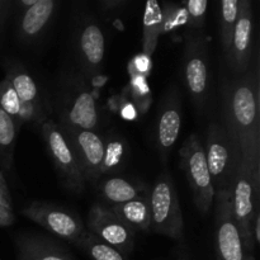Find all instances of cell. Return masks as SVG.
<instances>
[{"label": "cell", "mask_w": 260, "mask_h": 260, "mask_svg": "<svg viewBox=\"0 0 260 260\" xmlns=\"http://www.w3.org/2000/svg\"><path fill=\"white\" fill-rule=\"evenodd\" d=\"M240 150L243 167L260 183V80L259 55L254 69L223 81L222 122Z\"/></svg>", "instance_id": "1"}, {"label": "cell", "mask_w": 260, "mask_h": 260, "mask_svg": "<svg viewBox=\"0 0 260 260\" xmlns=\"http://www.w3.org/2000/svg\"><path fill=\"white\" fill-rule=\"evenodd\" d=\"M56 123L65 129L96 131L99 112L88 80L78 70L62 71L52 94Z\"/></svg>", "instance_id": "2"}, {"label": "cell", "mask_w": 260, "mask_h": 260, "mask_svg": "<svg viewBox=\"0 0 260 260\" xmlns=\"http://www.w3.org/2000/svg\"><path fill=\"white\" fill-rule=\"evenodd\" d=\"M215 192L230 190L236 174L243 167L240 150L221 122L210 124L203 145Z\"/></svg>", "instance_id": "3"}, {"label": "cell", "mask_w": 260, "mask_h": 260, "mask_svg": "<svg viewBox=\"0 0 260 260\" xmlns=\"http://www.w3.org/2000/svg\"><path fill=\"white\" fill-rule=\"evenodd\" d=\"M151 231L184 243V220L170 170L165 168L149 193Z\"/></svg>", "instance_id": "4"}, {"label": "cell", "mask_w": 260, "mask_h": 260, "mask_svg": "<svg viewBox=\"0 0 260 260\" xmlns=\"http://www.w3.org/2000/svg\"><path fill=\"white\" fill-rule=\"evenodd\" d=\"M180 168L192 189L193 201L201 215H207L215 200V188L208 170L203 144L196 134L189 135L179 150Z\"/></svg>", "instance_id": "5"}, {"label": "cell", "mask_w": 260, "mask_h": 260, "mask_svg": "<svg viewBox=\"0 0 260 260\" xmlns=\"http://www.w3.org/2000/svg\"><path fill=\"white\" fill-rule=\"evenodd\" d=\"M46 151L52 160L55 169L66 189L81 193L85 189L86 180L84 178L80 162L73 145L56 121L47 119L41 126Z\"/></svg>", "instance_id": "6"}, {"label": "cell", "mask_w": 260, "mask_h": 260, "mask_svg": "<svg viewBox=\"0 0 260 260\" xmlns=\"http://www.w3.org/2000/svg\"><path fill=\"white\" fill-rule=\"evenodd\" d=\"M73 46L79 73L86 80L99 78L106 55V36L95 18L83 15L76 19Z\"/></svg>", "instance_id": "7"}, {"label": "cell", "mask_w": 260, "mask_h": 260, "mask_svg": "<svg viewBox=\"0 0 260 260\" xmlns=\"http://www.w3.org/2000/svg\"><path fill=\"white\" fill-rule=\"evenodd\" d=\"M229 192L244 250L246 254H251L255 248L253 238L254 217L260 212V183H256L241 167Z\"/></svg>", "instance_id": "8"}, {"label": "cell", "mask_w": 260, "mask_h": 260, "mask_svg": "<svg viewBox=\"0 0 260 260\" xmlns=\"http://www.w3.org/2000/svg\"><path fill=\"white\" fill-rule=\"evenodd\" d=\"M183 75L193 103L202 109L210 85V40L205 36H190L185 40Z\"/></svg>", "instance_id": "9"}, {"label": "cell", "mask_w": 260, "mask_h": 260, "mask_svg": "<svg viewBox=\"0 0 260 260\" xmlns=\"http://www.w3.org/2000/svg\"><path fill=\"white\" fill-rule=\"evenodd\" d=\"M22 215L48 233L73 244L85 231L83 221L76 213L50 202H30L23 208Z\"/></svg>", "instance_id": "10"}, {"label": "cell", "mask_w": 260, "mask_h": 260, "mask_svg": "<svg viewBox=\"0 0 260 260\" xmlns=\"http://www.w3.org/2000/svg\"><path fill=\"white\" fill-rule=\"evenodd\" d=\"M88 231L128 256L134 251L136 231L117 217L109 207L95 203L88 213Z\"/></svg>", "instance_id": "11"}, {"label": "cell", "mask_w": 260, "mask_h": 260, "mask_svg": "<svg viewBox=\"0 0 260 260\" xmlns=\"http://www.w3.org/2000/svg\"><path fill=\"white\" fill-rule=\"evenodd\" d=\"M216 253L217 260H245V253L238 225L231 208L230 192H215Z\"/></svg>", "instance_id": "12"}, {"label": "cell", "mask_w": 260, "mask_h": 260, "mask_svg": "<svg viewBox=\"0 0 260 260\" xmlns=\"http://www.w3.org/2000/svg\"><path fill=\"white\" fill-rule=\"evenodd\" d=\"M182 99L177 86L170 85L165 91L160 103L159 113L156 121V150L159 159L164 167H167L168 160L173 151V147L177 144L182 128Z\"/></svg>", "instance_id": "13"}, {"label": "cell", "mask_w": 260, "mask_h": 260, "mask_svg": "<svg viewBox=\"0 0 260 260\" xmlns=\"http://www.w3.org/2000/svg\"><path fill=\"white\" fill-rule=\"evenodd\" d=\"M254 9L250 0H240L239 15L234 29L230 50L226 55L234 75H241L250 69L254 52Z\"/></svg>", "instance_id": "14"}, {"label": "cell", "mask_w": 260, "mask_h": 260, "mask_svg": "<svg viewBox=\"0 0 260 260\" xmlns=\"http://www.w3.org/2000/svg\"><path fill=\"white\" fill-rule=\"evenodd\" d=\"M76 152L86 183L96 182L101 178L104 141L96 131L62 128Z\"/></svg>", "instance_id": "15"}, {"label": "cell", "mask_w": 260, "mask_h": 260, "mask_svg": "<svg viewBox=\"0 0 260 260\" xmlns=\"http://www.w3.org/2000/svg\"><path fill=\"white\" fill-rule=\"evenodd\" d=\"M20 4L24 9L17 20V37L20 42L29 45L46 32L57 12L58 3L55 0H32Z\"/></svg>", "instance_id": "16"}, {"label": "cell", "mask_w": 260, "mask_h": 260, "mask_svg": "<svg viewBox=\"0 0 260 260\" xmlns=\"http://www.w3.org/2000/svg\"><path fill=\"white\" fill-rule=\"evenodd\" d=\"M18 260H75L62 245L35 233L20 234L15 238Z\"/></svg>", "instance_id": "17"}, {"label": "cell", "mask_w": 260, "mask_h": 260, "mask_svg": "<svg viewBox=\"0 0 260 260\" xmlns=\"http://www.w3.org/2000/svg\"><path fill=\"white\" fill-rule=\"evenodd\" d=\"M5 78L10 81L14 90L17 91L22 104H28L42 113H46L45 103L42 102L38 85L22 63L18 61L5 62Z\"/></svg>", "instance_id": "18"}, {"label": "cell", "mask_w": 260, "mask_h": 260, "mask_svg": "<svg viewBox=\"0 0 260 260\" xmlns=\"http://www.w3.org/2000/svg\"><path fill=\"white\" fill-rule=\"evenodd\" d=\"M99 193L109 207L149 194L147 187L142 182H134L121 177H111L102 182Z\"/></svg>", "instance_id": "19"}, {"label": "cell", "mask_w": 260, "mask_h": 260, "mask_svg": "<svg viewBox=\"0 0 260 260\" xmlns=\"http://www.w3.org/2000/svg\"><path fill=\"white\" fill-rule=\"evenodd\" d=\"M109 210L136 233L151 231V207H150L149 194L141 196L122 205L112 206Z\"/></svg>", "instance_id": "20"}, {"label": "cell", "mask_w": 260, "mask_h": 260, "mask_svg": "<svg viewBox=\"0 0 260 260\" xmlns=\"http://www.w3.org/2000/svg\"><path fill=\"white\" fill-rule=\"evenodd\" d=\"M103 141L104 152L101 165V177L119 173L126 167L129 157V145L122 135L112 132L103 139Z\"/></svg>", "instance_id": "21"}, {"label": "cell", "mask_w": 260, "mask_h": 260, "mask_svg": "<svg viewBox=\"0 0 260 260\" xmlns=\"http://www.w3.org/2000/svg\"><path fill=\"white\" fill-rule=\"evenodd\" d=\"M144 33H142V51L146 57L154 53L161 35V7L156 0H149L145 7Z\"/></svg>", "instance_id": "22"}, {"label": "cell", "mask_w": 260, "mask_h": 260, "mask_svg": "<svg viewBox=\"0 0 260 260\" xmlns=\"http://www.w3.org/2000/svg\"><path fill=\"white\" fill-rule=\"evenodd\" d=\"M19 128L14 119L0 108V167L5 172L10 170L13 165Z\"/></svg>", "instance_id": "23"}, {"label": "cell", "mask_w": 260, "mask_h": 260, "mask_svg": "<svg viewBox=\"0 0 260 260\" xmlns=\"http://www.w3.org/2000/svg\"><path fill=\"white\" fill-rule=\"evenodd\" d=\"M74 245L78 246L91 260H128V256L86 230L81 234Z\"/></svg>", "instance_id": "24"}, {"label": "cell", "mask_w": 260, "mask_h": 260, "mask_svg": "<svg viewBox=\"0 0 260 260\" xmlns=\"http://www.w3.org/2000/svg\"><path fill=\"white\" fill-rule=\"evenodd\" d=\"M240 0H223L220 4V40L225 56L230 50L234 29L239 15Z\"/></svg>", "instance_id": "25"}, {"label": "cell", "mask_w": 260, "mask_h": 260, "mask_svg": "<svg viewBox=\"0 0 260 260\" xmlns=\"http://www.w3.org/2000/svg\"><path fill=\"white\" fill-rule=\"evenodd\" d=\"M22 107L19 96L17 91L14 90L13 85L7 78L0 81V108L14 119L15 123L20 126L19 123V112Z\"/></svg>", "instance_id": "26"}, {"label": "cell", "mask_w": 260, "mask_h": 260, "mask_svg": "<svg viewBox=\"0 0 260 260\" xmlns=\"http://www.w3.org/2000/svg\"><path fill=\"white\" fill-rule=\"evenodd\" d=\"M207 7V0H189V2L184 3L185 22H187L189 29H202L203 25H205Z\"/></svg>", "instance_id": "27"}, {"label": "cell", "mask_w": 260, "mask_h": 260, "mask_svg": "<svg viewBox=\"0 0 260 260\" xmlns=\"http://www.w3.org/2000/svg\"><path fill=\"white\" fill-rule=\"evenodd\" d=\"M15 221V216L13 213L12 208L7 207V206L0 205V226L5 228V226L13 225Z\"/></svg>", "instance_id": "28"}, {"label": "cell", "mask_w": 260, "mask_h": 260, "mask_svg": "<svg viewBox=\"0 0 260 260\" xmlns=\"http://www.w3.org/2000/svg\"><path fill=\"white\" fill-rule=\"evenodd\" d=\"M10 5L12 3L5 2V0H0V32L3 29V24H4L5 19H7V15L10 10Z\"/></svg>", "instance_id": "29"}, {"label": "cell", "mask_w": 260, "mask_h": 260, "mask_svg": "<svg viewBox=\"0 0 260 260\" xmlns=\"http://www.w3.org/2000/svg\"><path fill=\"white\" fill-rule=\"evenodd\" d=\"M124 4H126V2H123V0H104L101 3L103 10H113L114 8H119Z\"/></svg>", "instance_id": "30"}, {"label": "cell", "mask_w": 260, "mask_h": 260, "mask_svg": "<svg viewBox=\"0 0 260 260\" xmlns=\"http://www.w3.org/2000/svg\"><path fill=\"white\" fill-rule=\"evenodd\" d=\"M253 238L255 241V245L260 241V212L256 213L253 222Z\"/></svg>", "instance_id": "31"}, {"label": "cell", "mask_w": 260, "mask_h": 260, "mask_svg": "<svg viewBox=\"0 0 260 260\" xmlns=\"http://www.w3.org/2000/svg\"><path fill=\"white\" fill-rule=\"evenodd\" d=\"M121 114L124 119H134V118H136L137 112H136V109L131 106V104H128L127 107H122Z\"/></svg>", "instance_id": "32"}, {"label": "cell", "mask_w": 260, "mask_h": 260, "mask_svg": "<svg viewBox=\"0 0 260 260\" xmlns=\"http://www.w3.org/2000/svg\"><path fill=\"white\" fill-rule=\"evenodd\" d=\"M0 194L4 196L7 200L12 201V198H10L9 188H8V184H7V180H5L4 175H3L2 172H0Z\"/></svg>", "instance_id": "33"}, {"label": "cell", "mask_w": 260, "mask_h": 260, "mask_svg": "<svg viewBox=\"0 0 260 260\" xmlns=\"http://www.w3.org/2000/svg\"><path fill=\"white\" fill-rule=\"evenodd\" d=\"M0 205H3V206H7V207L12 208V201L7 200V198H5L4 196H3V194H0Z\"/></svg>", "instance_id": "34"}, {"label": "cell", "mask_w": 260, "mask_h": 260, "mask_svg": "<svg viewBox=\"0 0 260 260\" xmlns=\"http://www.w3.org/2000/svg\"><path fill=\"white\" fill-rule=\"evenodd\" d=\"M177 260H190V259L188 258L187 255H184V254H183V253H180L179 255H178V259Z\"/></svg>", "instance_id": "35"}, {"label": "cell", "mask_w": 260, "mask_h": 260, "mask_svg": "<svg viewBox=\"0 0 260 260\" xmlns=\"http://www.w3.org/2000/svg\"><path fill=\"white\" fill-rule=\"evenodd\" d=\"M245 260H255V259H254V256L251 255V254H248V255L245 256Z\"/></svg>", "instance_id": "36"}]
</instances>
